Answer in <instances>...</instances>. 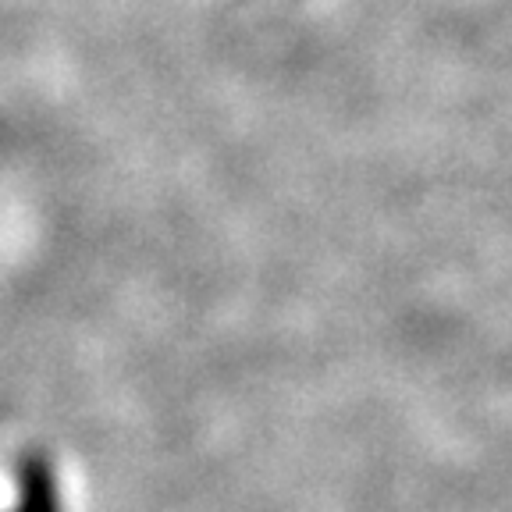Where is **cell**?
Here are the masks:
<instances>
[{
    "instance_id": "obj_1",
    "label": "cell",
    "mask_w": 512,
    "mask_h": 512,
    "mask_svg": "<svg viewBox=\"0 0 512 512\" xmlns=\"http://www.w3.org/2000/svg\"><path fill=\"white\" fill-rule=\"evenodd\" d=\"M18 502L11 512H64L61 480L43 452H22L15 466Z\"/></svg>"
}]
</instances>
